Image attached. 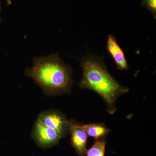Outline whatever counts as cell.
Here are the masks:
<instances>
[{
    "label": "cell",
    "instance_id": "cell-9",
    "mask_svg": "<svg viewBox=\"0 0 156 156\" xmlns=\"http://www.w3.org/2000/svg\"><path fill=\"white\" fill-rule=\"evenodd\" d=\"M142 5L150 11L151 13L156 18V0H143Z\"/></svg>",
    "mask_w": 156,
    "mask_h": 156
},
{
    "label": "cell",
    "instance_id": "cell-11",
    "mask_svg": "<svg viewBox=\"0 0 156 156\" xmlns=\"http://www.w3.org/2000/svg\"><path fill=\"white\" fill-rule=\"evenodd\" d=\"M0 22H1V20H0Z\"/></svg>",
    "mask_w": 156,
    "mask_h": 156
},
{
    "label": "cell",
    "instance_id": "cell-3",
    "mask_svg": "<svg viewBox=\"0 0 156 156\" xmlns=\"http://www.w3.org/2000/svg\"><path fill=\"white\" fill-rule=\"evenodd\" d=\"M37 120L57 131L62 138L66 136L69 131L70 121L61 112L56 110H47L41 112Z\"/></svg>",
    "mask_w": 156,
    "mask_h": 156
},
{
    "label": "cell",
    "instance_id": "cell-6",
    "mask_svg": "<svg viewBox=\"0 0 156 156\" xmlns=\"http://www.w3.org/2000/svg\"><path fill=\"white\" fill-rule=\"evenodd\" d=\"M107 49L114 60L118 69L126 70L128 65L123 50L117 43L114 36L109 35L107 42Z\"/></svg>",
    "mask_w": 156,
    "mask_h": 156
},
{
    "label": "cell",
    "instance_id": "cell-1",
    "mask_svg": "<svg viewBox=\"0 0 156 156\" xmlns=\"http://www.w3.org/2000/svg\"><path fill=\"white\" fill-rule=\"evenodd\" d=\"M25 74L33 79L48 95L69 93L72 87L70 67L57 53L34 58L32 67L27 69Z\"/></svg>",
    "mask_w": 156,
    "mask_h": 156
},
{
    "label": "cell",
    "instance_id": "cell-5",
    "mask_svg": "<svg viewBox=\"0 0 156 156\" xmlns=\"http://www.w3.org/2000/svg\"><path fill=\"white\" fill-rule=\"evenodd\" d=\"M71 142L77 153L80 156H86L88 135L82 129L80 124L74 120L69 122V131Z\"/></svg>",
    "mask_w": 156,
    "mask_h": 156
},
{
    "label": "cell",
    "instance_id": "cell-10",
    "mask_svg": "<svg viewBox=\"0 0 156 156\" xmlns=\"http://www.w3.org/2000/svg\"><path fill=\"white\" fill-rule=\"evenodd\" d=\"M0 10H1V7H0Z\"/></svg>",
    "mask_w": 156,
    "mask_h": 156
},
{
    "label": "cell",
    "instance_id": "cell-7",
    "mask_svg": "<svg viewBox=\"0 0 156 156\" xmlns=\"http://www.w3.org/2000/svg\"><path fill=\"white\" fill-rule=\"evenodd\" d=\"M82 129L87 135L97 140H101L108 134L109 130L102 124H89L81 125Z\"/></svg>",
    "mask_w": 156,
    "mask_h": 156
},
{
    "label": "cell",
    "instance_id": "cell-2",
    "mask_svg": "<svg viewBox=\"0 0 156 156\" xmlns=\"http://www.w3.org/2000/svg\"><path fill=\"white\" fill-rule=\"evenodd\" d=\"M83 74L79 84L82 88L90 89L100 95L105 101L108 111H115V103L118 97L129 89L119 83L108 72L101 59L89 56L81 62Z\"/></svg>",
    "mask_w": 156,
    "mask_h": 156
},
{
    "label": "cell",
    "instance_id": "cell-4",
    "mask_svg": "<svg viewBox=\"0 0 156 156\" xmlns=\"http://www.w3.org/2000/svg\"><path fill=\"white\" fill-rule=\"evenodd\" d=\"M31 136L38 146L43 149L57 145L62 138L57 131L44 126L37 120L34 125Z\"/></svg>",
    "mask_w": 156,
    "mask_h": 156
},
{
    "label": "cell",
    "instance_id": "cell-8",
    "mask_svg": "<svg viewBox=\"0 0 156 156\" xmlns=\"http://www.w3.org/2000/svg\"><path fill=\"white\" fill-rule=\"evenodd\" d=\"M106 142L103 140H97L86 152V156H105Z\"/></svg>",
    "mask_w": 156,
    "mask_h": 156
}]
</instances>
